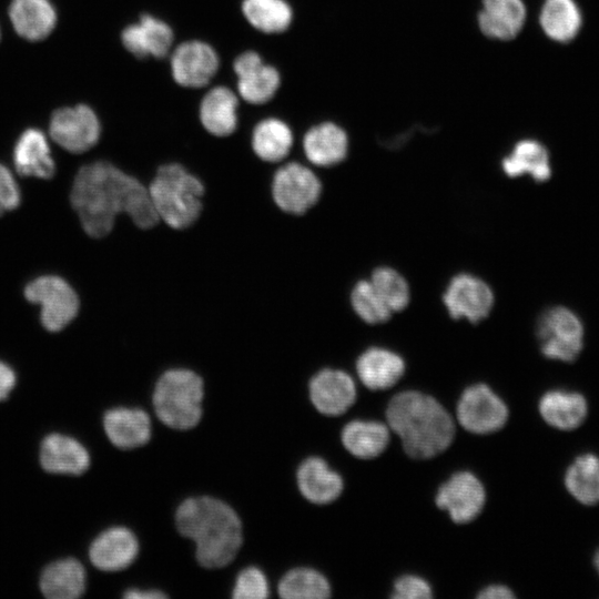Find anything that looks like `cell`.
Here are the masks:
<instances>
[{"label": "cell", "instance_id": "12", "mask_svg": "<svg viewBox=\"0 0 599 599\" xmlns=\"http://www.w3.org/2000/svg\"><path fill=\"white\" fill-rule=\"evenodd\" d=\"M443 302L451 318L478 323L486 318L495 302L490 286L469 273H459L448 283Z\"/></svg>", "mask_w": 599, "mask_h": 599}, {"label": "cell", "instance_id": "45", "mask_svg": "<svg viewBox=\"0 0 599 599\" xmlns=\"http://www.w3.org/2000/svg\"><path fill=\"white\" fill-rule=\"evenodd\" d=\"M1 33V32H0Z\"/></svg>", "mask_w": 599, "mask_h": 599}, {"label": "cell", "instance_id": "35", "mask_svg": "<svg viewBox=\"0 0 599 599\" xmlns=\"http://www.w3.org/2000/svg\"><path fill=\"white\" fill-rule=\"evenodd\" d=\"M277 592L283 599H326L331 596L327 578L308 567L288 570L277 585Z\"/></svg>", "mask_w": 599, "mask_h": 599}, {"label": "cell", "instance_id": "21", "mask_svg": "<svg viewBox=\"0 0 599 599\" xmlns=\"http://www.w3.org/2000/svg\"><path fill=\"white\" fill-rule=\"evenodd\" d=\"M296 483L302 496L316 505L333 502L344 489L342 476L317 456L307 457L301 463Z\"/></svg>", "mask_w": 599, "mask_h": 599}, {"label": "cell", "instance_id": "1", "mask_svg": "<svg viewBox=\"0 0 599 599\" xmlns=\"http://www.w3.org/2000/svg\"><path fill=\"white\" fill-rule=\"evenodd\" d=\"M70 201L82 230L93 240L108 236L122 215L143 230L160 223L148 185L109 160H95L78 170Z\"/></svg>", "mask_w": 599, "mask_h": 599}, {"label": "cell", "instance_id": "5", "mask_svg": "<svg viewBox=\"0 0 599 599\" xmlns=\"http://www.w3.org/2000/svg\"><path fill=\"white\" fill-rule=\"evenodd\" d=\"M204 380L193 368L175 366L156 378L152 404L156 417L165 426L187 430L195 427L203 414Z\"/></svg>", "mask_w": 599, "mask_h": 599}, {"label": "cell", "instance_id": "2", "mask_svg": "<svg viewBox=\"0 0 599 599\" xmlns=\"http://www.w3.org/2000/svg\"><path fill=\"white\" fill-rule=\"evenodd\" d=\"M179 532L195 544V555L204 568L216 569L231 564L242 542V522L226 502L210 496L190 497L175 512Z\"/></svg>", "mask_w": 599, "mask_h": 599}, {"label": "cell", "instance_id": "33", "mask_svg": "<svg viewBox=\"0 0 599 599\" xmlns=\"http://www.w3.org/2000/svg\"><path fill=\"white\" fill-rule=\"evenodd\" d=\"M565 486L577 501L586 506L599 504V456H577L566 470Z\"/></svg>", "mask_w": 599, "mask_h": 599}, {"label": "cell", "instance_id": "38", "mask_svg": "<svg viewBox=\"0 0 599 599\" xmlns=\"http://www.w3.org/2000/svg\"><path fill=\"white\" fill-rule=\"evenodd\" d=\"M270 596L265 573L257 567L241 570L235 579L232 597L235 599H264Z\"/></svg>", "mask_w": 599, "mask_h": 599}, {"label": "cell", "instance_id": "32", "mask_svg": "<svg viewBox=\"0 0 599 599\" xmlns=\"http://www.w3.org/2000/svg\"><path fill=\"white\" fill-rule=\"evenodd\" d=\"M539 24L549 39L567 43L580 31L581 11L575 0H545L539 13Z\"/></svg>", "mask_w": 599, "mask_h": 599}, {"label": "cell", "instance_id": "42", "mask_svg": "<svg viewBox=\"0 0 599 599\" xmlns=\"http://www.w3.org/2000/svg\"><path fill=\"white\" fill-rule=\"evenodd\" d=\"M477 598L479 599H511L515 598V593L510 588L505 585H489L483 588Z\"/></svg>", "mask_w": 599, "mask_h": 599}, {"label": "cell", "instance_id": "34", "mask_svg": "<svg viewBox=\"0 0 599 599\" xmlns=\"http://www.w3.org/2000/svg\"><path fill=\"white\" fill-rule=\"evenodd\" d=\"M241 8L247 22L263 33L284 32L293 21V9L286 0H243Z\"/></svg>", "mask_w": 599, "mask_h": 599}, {"label": "cell", "instance_id": "37", "mask_svg": "<svg viewBox=\"0 0 599 599\" xmlns=\"http://www.w3.org/2000/svg\"><path fill=\"white\" fill-rule=\"evenodd\" d=\"M349 301L356 315L367 324L385 323L393 314L369 280H361L353 286Z\"/></svg>", "mask_w": 599, "mask_h": 599}, {"label": "cell", "instance_id": "3", "mask_svg": "<svg viewBox=\"0 0 599 599\" xmlns=\"http://www.w3.org/2000/svg\"><path fill=\"white\" fill-rule=\"evenodd\" d=\"M385 415L389 429L412 458H433L454 440L456 428L448 410L435 397L419 390L396 394Z\"/></svg>", "mask_w": 599, "mask_h": 599}, {"label": "cell", "instance_id": "26", "mask_svg": "<svg viewBox=\"0 0 599 599\" xmlns=\"http://www.w3.org/2000/svg\"><path fill=\"white\" fill-rule=\"evenodd\" d=\"M13 164L22 176L50 179L54 175L55 163L44 133L34 128L24 130L13 148Z\"/></svg>", "mask_w": 599, "mask_h": 599}, {"label": "cell", "instance_id": "30", "mask_svg": "<svg viewBox=\"0 0 599 599\" xmlns=\"http://www.w3.org/2000/svg\"><path fill=\"white\" fill-rule=\"evenodd\" d=\"M85 570L80 561L65 558L47 566L40 577V590L50 599H75L85 590Z\"/></svg>", "mask_w": 599, "mask_h": 599}, {"label": "cell", "instance_id": "24", "mask_svg": "<svg viewBox=\"0 0 599 599\" xmlns=\"http://www.w3.org/2000/svg\"><path fill=\"white\" fill-rule=\"evenodd\" d=\"M405 369V361L399 354L379 346L365 349L356 361L357 376L370 390L393 387L403 377Z\"/></svg>", "mask_w": 599, "mask_h": 599}, {"label": "cell", "instance_id": "20", "mask_svg": "<svg viewBox=\"0 0 599 599\" xmlns=\"http://www.w3.org/2000/svg\"><path fill=\"white\" fill-rule=\"evenodd\" d=\"M526 18L524 0H481L477 23L485 37L509 41L520 33Z\"/></svg>", "mask_w": 599, "mask_h": 599}, {"label": "cell", "instance_id": "19", "mask_svg": "<svg viewBox=\"0 0 599 599\" xmlns=\"http://www.w3.org/2000/svg\"><path fill=\"white\" fill-rule=\"evenodd\" d=\"M238 98L224 85L210 89L201 100L199 120L204 131L215 139L233 135L238 126Z\"/></svg>", "mask_w": 599, "mask_h": 599}, {"label": "cell", "instance_id": "22", "mask_svg": "<svg viewBox=\"0 0 599 599\" xmlns=\"http://www.w3.org/2000/svg\"><path fill=\"white\" fill-rule=\"evenodd\" d=\"M248 143L252 153L260 161L278 165L290 158L295 136L285 121L270 116L262 119L253 126Z\"/></svg>", "mask_w": 599, "mask_h": 599}, {"label": "cell", "instance_id": "23", "mask_svg": "<svg viewBox=\"0 0 599 599\" xmlns=\"http://www.w3.org/2000/svg\"><path fill=\"white\" fill-rule=\"evenodd\" d=\"M103 428L118 448L133 449L145 445L152 434L149 414L141 408L115 407L103 416Z\"/></svg>", "mask_w": 599, "mask_h": 599}, {"label": "cell", "instance_id": "11", "mask_svg": "<svg viewBox=\"0 0 599 599\" xmlns=\"http://www.w3.org/2000/svg\"><path fill=\"white\" fill-rule=\"evenodd\" d=\"M435 501L454 522L464 525L476 519L481 512L486 502V490L475 474L460 470L439 486Z\"/></svg>", "mask_w": 599, "mask_h": 599}, {"label": "cell", "instance_id": "10", "mask_svg": "<svg viewBox=\"0 0 599 599\" xmlns=\"http://www.w3.org/2000/svg\"><path fill=\"white\" fill-rule=\"evenodd\" d=\"M101 132L97 113L87 104L58 109L49 122L51 139L71 153H83L94 148Z\"/></svg>", "mask_w": 599, "mask_h": 599}, {"label": "cell", "instance_id": "4", "mask_svg": "<svg viewBox=\"0 0 599 599\" xmlns=\"http://www.w3.org/2000/svg\"><path fill=\"white\" fill-rule=\"evenodd\" d=\"M151 202L160 222L173 230L192 226L203 209L205 186L184 164H160L148 183Z\"/></svg>", "mask_w": 599, "mask_h": 599}, {"label": "cell", "instance_id": "28", "mask_svg": "<svg viewBox=\"0 0 599 599\" xmlns=\"http://www.w3.org/2000/svg\"><path fill=\"white\" fill-rule=\"evenodd\" d=\"M9 18L14 31L28 41L45 39L54 30L58 20L51 0H12Z\"/></svg>", "mask_w": 599, "mask_h": 599}, {"label": "cell", "instance_id": "39", "mask_svg": "<svg viewBox=\"0 0 599 599\" xmlns=\"http://www.w3.org/2000/svg\"><path fill=\"white\" fill-rule=\"evenodd\" d=\"M390 597L395 599H430L433 589L423 577L406 573L395 580Z\"/></svg>", "mask_w": 599, "mask_h": 599}, {"label": "cell", "instance_id": "31", "mask_svg": "<svg viewBox=\"0 0 599 599\" xmlns=\"http://www.w3.org/2000/svg\"><path fill=\"white\" fill-rule=\"evenodd\" d=\"M504 173L509 177L530 175L536 182H545L551 175L549 153L545 145L534 139H524L515 144L501 161Z\"/></svg>", "mask_w": 599, "mask_h": 599}, {"label": "cell", "instance_id": "16", "mask_svg": "<svg viewBox=\"0 0 599 599\" xmlns=\"http://www.w3.org/2000/svg\"><path fill=\"white\" fill-rule=\"evenodd\" d=\"M173 41L172 28L165 21L148 13L121 32L123 47L140 59L166 57L172 51Z\"/></svg>", "mask_w": 599, "mask_h": 599}, {"label": "cell", "instance_id": "9", "mask_svg": "<svg viewBox=\"0 0 599 599\" xmlns=\"http://www.w3.org/2000/svg\"><path fill=\"white\" fill-rule=\"evenodd\" d=\"M508 416L509 410L502 398L481 383L465 388L456 406L459 425L476 435H489L500 430Z\"/></svg>", "mask_w": 599, "mask_h": 599}, {"label": "cell", "instance_id": "7", "mask_svg": "<svg viewBox=\"0 0 599 599\" xmlns=\"http://www.w3.org/2000/svg\"><path fill=\"white\" fill-rule=\"evenodd\" d=\"M583 325L576 313L565 306L546 309L537 323V336L542 355L549 359L571 363L583 347Z\"/></svg>", "mask_w": 599, "mask_h": 599}, {"label": "cell", "instance_id": "15", "mask_svg": "<svg viewBox=\"0 0 599 599\" xmlns=\"http://www.w3.org/2000/svg\"><path fill=\"white\" fill-rule=\"evenodd\" d=\"M238 95L251 104H264L272 100L281 85L277 69L263 61L255 51L242 52L233 62Z\"/></svg>", "mask_w": 599, "mask_h": 599}, {"label": "cell", "instance_id": "25", "mask_svg": "<svg viewBox=\"0 0 599 599\" xmlns=\"http://www.w3.org/2000/svg\"><path fill=\"white\" fill-rule=\"evenodd\" d=\"M40 464L48 473L81 475L90 466V455L77 439L53 433L41 443Z\"/></svg>", "mask_w": 599, "mask_h": 599}, {"label": "cell", "instance_id": "29", "mask_svg": "<svg viewBox=\"0 0 599 599\" xmlns=\"http://www.w3.org/2000/svg\"><path fill=\"white\" fill-rule=\"evenodd\" d=\"M390 439L387 424L378 420L354 419L341 432L344 448L359 459H373L382 455Z\"/></svg>", "mask_w": 599, "mask_h": 599}, {"label": "cell", "instance_id": "13", "mask_svg": "<svg viewBox=\"0 0 599 599\" xmlns=\"http://www.w3.org/2000/svg\"><path fill=\"white\" fill-rule=\"evenodd\" d=\"M170 53L172 78L184 88L199 89L207 85L220 68L215 49L201 40L184 41Z\"/></svg>", "mask_w": 599, "mask_h": 599}, {"label": "cell", "instance_id": "43", "mask_svg": "<svg viewBox=\"0 0 599 599\" xmlns=\"http://www.w3.org/2000/svg\"><path fill=\"white\" fill-rule=\"evenodd\" d=\"M123 597L126 599H164L167 596L158 589L131 588L123 593Z\"/></svg>", "mask_w": 599, "mask_h": 599}, {"label": "cell", "instance_id": "14", "mask_svg": "<svg viewBox=\"0 0 599 599\" xmlns=\"http://www.w3.org/2000/svg\"><path fill=\"white\" fill-rule=\"evenodd\" d=\"M309 399L315 409L329 417L346 413L357 397L353 377L343 369L325 367L317 370L308 383Z\"/></svg>", "mask_w": 599, "mask_h": 599}, {"label": "cell", "instance_id": "36", "mask_svg": "<svg viewBox=\"0 0 599 599\" xmlns=\"http://www.w3.org/2000/svg\"><path fill=\"white\" fill-rule=\"evenodd\" d=\"M369 281L393 313L408 306L409 286L405 277L396 270L388 266L377 267L373 271Z\"/></svg>", "mask_w": 599, "mask_h": 599}, {"label": "cell", "instance_id": "27", "mask_svg": "<svg viewBox=\"0 0 599 599\" xmlns=\"http://www.w3.org/2000/svg\"><path fill=\"white\" fill-rule=\"evenodd\" d=\"M538 409L549 426L560 430H572L585 422L588 403L578 392L550 389L540 397Z\"/></svg>", "mask_w": 599, "mask_h": 599}, {"label": "cell", "instance_id": "18", "mask_svg": "<svg viewBox=\"0 0 599 599\" xmlns=\"http://www.w3.org/2000/svg\"><path fill=\"white\" fill-rule=\"evenodd\" d=\"M139 554L136 536L126 527H111L91 544L89 557L102 571H120L133 564Z\"/></svg>", "mask_w": 599, "mask_h": 599}, {"label": "cell", "instance_id": "6", "mask_svg": "<svg viewBox=\"0 0 599 599\" xmlns=\"http://www.w3.org/2000/svg\"><path fill=\"white\" fill-rule=\"evenodd\" d=\"M324 184L309 165L298 160H286L276 165L271 180V196L277 209L302 216L321 200Z\"/></svg>", "mask_w": 599, "mask_h": 599}, {"label": "cell", "instance_id": "41", "mask_svg": "<svg viewBox=\"0 0 599 599\" xmlns=\"http://www.w3.org/2000/svg\"><path fill=\"white\" fill-rule=\"evenodd\" d=\"M16 385V374L13 369L0 361V402L8 397Z\"/></svg>", "mask_w": 599, "mask_h": 599}, {"label": "cell", "instance_id": "8", "mask_svg": "<svg viewBox=\"0 0 599 599\" xmlns=\"http://www.w3.org/2000/svg\"><path fill=\"white\" fill-rule=\"evenodd\" d=\"M24 297L40 305V321L49 332H59L78 315L80 300L74 288L62 277L42 275L24 287Z\"/></svg>", "mask_w": 599, "mask_h": 599}, {"label": "cell", "instance_id": "44", "mask_svg": "<svg viewBox=\"0 0 599 599\" xmlns=\"http://www.w3.org/2000/svg\"><path fill=\"white\" fill-rule=\"evenodd\" d=\"M593 566H595L597 572L599 573V549L596 551V554L593 556Z\"/></svg>", "mask_w": 599, "mask_h": 599}, {"label": "cell", "instance_id": "40", "mask_svg": "<svg viewBox=\"0 0 599 599\" xmlns=\"http://www.w3.org/2000/svg\"><path fill=\"white\" fill-rule=\"evenodd\" d=\"M21 193L11 171L0 163V216L20 205Z\"/></svg>", "mask_w": 599, "mask_h": 599}, {"label": "cell", "instance_id": "17", "mask_svg": "<svg viewBox=\"0 0 599 599\" xmlns=\"http://www.w3.org/2000/svg\"><path fill=\"white\" fill-rule=\"evenodd\" d=\"M348 148L346 131L331 121L312 125L302 139L304 158L318 169H329L342 163L348 154Z\"/></svg>", "mask_w": 599, "mask_h": 599}]
</instances>
